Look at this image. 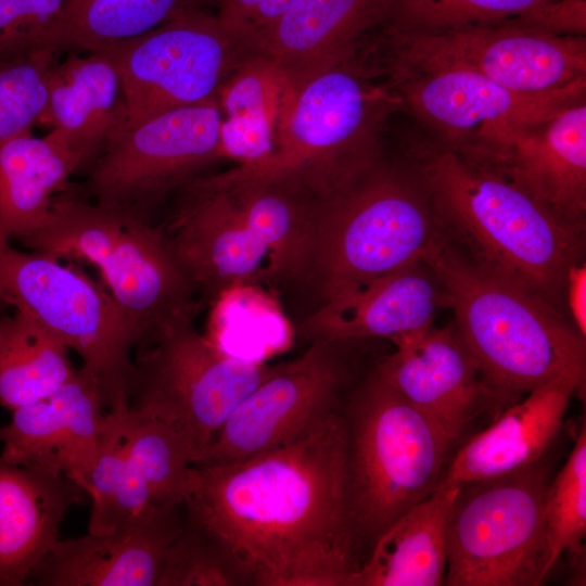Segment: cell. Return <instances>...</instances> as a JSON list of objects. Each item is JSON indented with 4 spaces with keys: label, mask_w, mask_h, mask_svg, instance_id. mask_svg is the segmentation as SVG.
I'll return each instance as SVG.
<instances>
[{
    "label": "cell",
    "mask_w": 586,
    "mask_h": 586,
    "mask_svg": "<svg viewBox=\"0 0 586 586\" xmlns=\"http://www.w3.org/2000/svg\"><path fill=\"white\" fill-rule=\"evenodd\" d=\"M183 508L241 586H348L361 565L342 409L249 459L193 466Z\"/></svg>",
    "instance_id": "obj_1"
},
{
    "label": "cell",
    "mask_w": 586,
    "mask_h": 586,
    "mask_svg": "<svg viewBox=\"0 0 586 586\" xmlns=\"http://www.w3.org/2000/svg\"><path fill=\"white\" fill-rule=\"evenodd\" d=\"M157 225L199 302L267 280H300L321 196L242 165L201 174Z\"/></svg>",
    "instance_id": "obj_2"
},
{
    "label": "cell",
    "mask_w": 586,
    "mask_h": 586,
    "mask_svg": "<svg viewBox=\"0 0 586 586\" xmlns=\"http://www.w3.org/2000/svg\"><path fill=\"white\" fill-rule=\"evenodd\" d=\"M445 240L483 270L568 316L570 269L584 262L585 225L572 222L430 135L404 136Z\"/></svg>",
    "instance_id": "obj_3"
},
{
    "label": "cell",
    "mask_w": 586,
    "mask_h": 586,
    "mask_svg": "<svg viewBox=\"0 0 586 586\" xmlns=\"http://www.w3.org/2000/svg\"><path fill=\"white\" fill-rule=\"evenodd\" d=\"M438 234L418 170L403 154L383 155L321 198L300 281L314 284L323 302L422 260Z\"/></svg>",
    "instance_id": "obj_4"
},
{
    "label": "cell",
    "mask_w": 586,
    "mask_h": 586,
    "mask_svg": "<svg viewBox=\"0 0 586 586\" xmlns=\"http://www.w3.org/2000/svg\"><path fill=\"white\" fill-rule=\"evenodd\" d=\"M422 260L441 282L454 323L494 395L528 394L585 362V336L566 316L477 267L441 232Z\"/></svg>",
    "instance_id": "obj_5"
},
{
    "label": "cell",
    "mask_w": 586,
    "mask_h": 586,
    "mask_svg": "<svg viewBox=\"0 0 586 586\" xmlns=\"http://www.w3.org/2000/svg\"><path fill=\"white\" fill-rule=\"evenodd\" d=\"M18 242L55 258L95 265L115 302L142 331V341L171 323L193 322L202 305L157 224L102 207L67 186L54 196L43 227Z\"/></svg>",
    "instance_id": "obj_6"
},
{
    "label": "cell",
    "mask_w": 586,
    "mask_h": 586,
    "mask_svg": "<svg viewBox=\"0 0 586 586\" xmlns=\"http://www.w3.org/2000/svg\"><path fill=\"white\" fill-rule=\"evenodd\" d=\"M399 109L357 54L292 91L272 154L240 165L295 180L322 198L384 155L386 120Z\"/></svg>",
    "instance_id": "obj_7"
},
{
    "label": "cell",
    "mask_w": 586,
    "mask_h": 586,
    "mask_svg": "<svg viewBox=\"0 0 586 586\" xmlns=\"http://www.w3.org/2000/svg\"><path fill=\"white\" fill-rule=\"evenodd\" d=\"M348 432L351 511L360 545L371 546L438 486L449 436L375 370L342 408Z\"/></svg>",
    "instance_id": "obj_8"
},
{
    "label": "cell",
    "mask_w": 586,
    "mask_h": 586,
    "mask_svg": "<svg viewBox=\"0 0 586 586\" xmlns=\"http://www.w3.org/2000/svg\"><path fill=\"white\" fill-rule=\"evenodd\" d=\"M0 301L81 357L106 412L128 404L133 353L143 334L105 286L59 258L20 251L0 238Z\"/></svg>",
    "instance_id": "obj_9"
},
{
    "label": "cell",
    "mask_w": 586,
    "mask_h": 586,
    "mask_svg": "<svg viewBox=\"0 0 586 586\" xmlns=\"http://www.w3.org/2000/svg\"><path fill=\"white\" fill-rule=\"evenodd\" d=\"M548 485L540 460L461 485L449 519L444 584L540 585L552 570L544 517Z\"/></svg>",
    "instance_id": "obj_10"
},
{
    "label": "cell",
    "mask_w": 586,
    "mask_h": 586,
    "mask_svg": "<svg viewBox=\"0 0 586 586\" xmlns=\"http://www.w3.org/2000/svg\"><path fill=\"white\" fill-rule=\"evenodd\" d=\"M275 368L224 353L192 321L175 322L135 348L128 408L181 431L195 462L232 411Z\"/></svg>",
    "instance_id": "obj_11"
},
{
    "label": "cell",
    "mask_w": 586,
    "mask_h": 586,
    "mask_svg": "<svg viewBox=\"0 0 586 586\" xmlns=\"http://www.w3.org/2000/svg\"><path fill=\"white\" fill-rule=\"evenodd\" d=\"M362 56L379 75L390 71H466L509 89L545 93L586 78V37L513 25L402 33L379 27Z\"/></svg>",
    "instance_id": "obj_12"
},
{
    "label": "cell",
    "mask_w": 586,
    "mask_h": 586,
    "mask_svg": "<svg viewBox=\"0 0 586 586\" xmlns=\"http://www.w3.org/2000/svg\"><path fill=\"white\" fill-rule=\"evenodd\" d=\"M217 95L171 110L115 135L84 168L76 195L155 222L161 207L186 182L222 157Z\"/></svg>",
    "instance_id": "obj_13"
},
{
    "label": "cell",
    "mask_w": 586,
    "mask_h": 586,
    "mask_svg": "<svg viewBox=\"0 0 586 586\" xmlns=\"http://www.w3.org/2000/svg\"><path fill=\"white\" fill-rule=\"evenodd\" d=\"M113 62L123 87L126 128L165 112L217 95L250 52L203 9L101 51Z\"/></svg>",
    "instance_id": "obj_14"
},
{
    "label": "cell",
    "mask_w": 586,
    "mask_h": 586,
    "mask_svg": "<svg viewBox=\"0 0 586 586\" xmlns=\"http://www.w3.org/2000/svg\"><path fill=\"white\" fill-rule=\"evenodd\" d=\"M347 342L315 341L277 364L232 411L193 466L242 461L288 444L340 411L352 382Z\"/></svg>",
    "instance_id": "obj_15"
},
{
    "label": "cell",
    "mask_w": 586,
    "mask_h": 586,
    "mask_svg": "<svg viewBox=\"0 0 586 586\" xmlns=\"http://www.w3.org/2000/svg\"><path fill=\"white\" fill-rule=\"evenodd\" d=\"M448 148L559 216L585 225L586 100L547 119L483 126Z\"/></svg>",
    "instance_id": "obj_16"
},
{
    "label": "cell",
    "mask_w": 586,
    "mask_h": 586,
    "mask_svg": "<svg viewBox=\"0 0 586 586\" xmlns=\"http://www.w3.org/2000/svg\"><path fill=\"white\" fill-rule=\"evenodd\" d=\"M378 77L422 130L447 146L483 126L547 119L586 100V78L552 92L530 93L466 71H390Z\"/></svg>",
    "instance_id": "obj_17"
},
{
    "label": "cell",
    "mask_w": 586,
    "mask_h": 586,
    "mask_svg": "<svg viewBox=\"0 0 586 586\" xmlns=\"http://www.w3.org/2000/svg\"><path fill=\"white\" fill-rule=\"evenodd\" d=\"M0 426V459L74 480L82 489L107 428L93 374L81 367L49 398L14 409Z\"/></svg>",
    "instance_id": "obj_18"
},
{
    "label": "cell",
    "mask_w": 586,
    "mask_h": 586,
    "mask_svg": "<svg viewBox=\"0 0 586 586\" xmlns=\"http://www.w3.org/2000/svg\"><path fill=\"white\" fill-rule=\"evenodd\" d=\"M184 522L183 505L151 504L110 534L60 539L29 581L40 586H157L165 553Z\"/></svg>",
    "instance_id": "obj_19"
},
{
    "label": "cell",
    "mask_w": 586,
    "mask_h": 586,
    "mask_svg": "<svg viewBox=\"0 0 586 586\" xmlns=\"http://www.w3.org/2000/svg\"><path fill=\"white\" fill-rule=\"evenodd\" d=\"M395 352L375 370L454 442L495 396L480 380L479 365L455 323L433 324L391 340Z\"/></svg>",
    "instance_id": "obj_20"
},
{
    "label": "cell",
    "mask_w": 586,
    "mask_h": 586,
    "mask_svg": "<svg viewBox=\"0 0 586 586\" xmlns=\"http://www.w3.org/2000/svg\"><path fill=\"white\" fill-rule=\"evenodd\" d=\"M443 307H447V297L441 282L426 263L418 260L344 288L321 302L297 331L309 343L391 341L432 326Z\"/></svg>",
    "instance_id": "obj_21"
},
{
    "label": "cell",
    "mask_w": 586,
    "mask_h": 586,
    "mask_svg": "<svg viewBox=\"0 0 586 586\" xmlns=\"http://www.w3.org/2000/svg\"><path fill=\"white\" fill-rule=\"evenodd\" d=\"M392 0H296L250 46L270 60L291 91L354 59L387 18Z\"/></svg>",
    "instance_id": "obj_22"
},
{
    "label": "cell",
    "mask_w": 586,
    "mask_h": 586,
    "mask_svg": "<svg viewBox=\"0 0 586 586\" xmlns=\"http://www.w3.org/2000/svg\"><path fill=\"white\" fill-rule=\"evenodd\" d=\"M584 377L585 362H576L532 390L458 450L438 485L461 486L539 461L557 437Z\"/></svg>",
    "instance_id": "obj_23"
},
{
    "label": "cell",
    "mask_w": 586,
    "mask_h": 586,
    "mask_svg": "<svg viewBox=\"0 0 586 586\" xmlns=\"http://www.w3.org/2000/svg\"><path fill=\"white\" fill-rule=\"evenodd\" d=\"M85 491L63 474L0 459V586H21L60 540L67 511Z\"/></svg>",
    "instance_id": "obj_24"
},
{
    "label": "cell",
    "mask_w": 586,
    "mask_h": 586,
    "mask_svg": "<svg viewBox=\"0 0 586 586\" xmlns=\"http://www.w3.org/2000/svg\"><path fill=\"white\" fill-rule=\"evenodd\" d=\"M39 124L51 128L49 140L80 157L84 169L126 126L123 87L111 59L87 52L55 62Z\"/></svg>",
    "instance_id": "obj_25"
},
{
    "label": "cell",
    "mask_w": 586,
    "mask_h": 586,
    "mask_svg": "<svg viewBox=\"0 0 586 586\" xmlns=\"http://www.w3.org/2000/svg\"><path fill=\"white\" fill-rule=\"evenodd\" d=\"M460 486L438 485L373 544L348 586H438L447 569V534Z\"/></svg>",
    "instance_id": "obj_26"
},
{
    "label": "cell",
    "mask_w": 586,
    "mask_h": 586,
    "mask_svg": "<svg viewBox=\"0 0 586 586\" xmlns=\"http://www.w3.org/2000/svg\"><path fill=\"white\" fill-rule=\"evenodd\" d=\"M82 169L73 152L31 130L0 142V238L21 240L43 227L54 196Z\"/></svg>",
    "instance_id": "obj_27"
},
{
    "label": "cell",
    "mask_w": 586,
    "mask_h": 586,
    "mask_svg": "<svg viewBox=\"0 0 586 586\" xmlns=\"http://www.w3.org/2000/svg\"><path fill=\"white\" fill-rule=\"evenodd\" d=\"M291 90L268 59L247 54L217 91L222 156L255 164L275 151L281 115Z\"/></svg>",
    "instance_id": "obj_28"
},
{
    "label": "cell",
    "mask_w": 586,
    "mask_h": 586,
    "mask_svg": "<svg viewBox=\"0 0 586 586\" xmlns=\"http://www.w3.org/2000/svg\"><path fill=\"white\" fill-rule=\"evenodd\" d=\"M68 347L29 316L0 321V406L11 411L49 398L75 373Z\"/></svg>",
    "instance_id": "obj_29"
},
{
    "label": "cell",
    "mask_w": 586,
    "mask_h": 586,
    "mask_svg": "<svg viewBox=\"0 0 586 586\" xmlns=\"http://www.w3.org/2000/svg\"><path fill=\"white\" fill-rule=\"evenodd\" d=\"M214 0H67L55 50L98 52Z\"/></svg>",
    "instance_id": "obj_30"
},
{
    "label": "cell",
    "mask_w": 586,
    "mask_h": 586,
    "mask_svg": "<svg viewBox=\"0 0 586 586\" xmlns=\"http://www.w3.org/2000/svg\"><path fill=\"white\" fill-rule=\"evenodd\" d=\"M128 459L146 484L154 504L183 505L189 489L194 451L174 425L119 405Z\"/></svg>",
    "instance_id": "obj_31"
},
{
    "label": "cell",
    "mask_w": 586,
    "mask_h": 586,
    "mask_svg": "<svg viewBox=\"0 0 586 586\" xmlns=\"http://www.w3.org/2000/svg\"><path fill=\"white\" fill-rule=\"evenodd\" d=\"M205 334L224 353L252 361L283 347L292 329L277 302L259 285H242L212 303Z\"/></svg>",
    "instance_id": "obj_32"
},
{
    "label": "cell",
    "mask_w": 586,
    "mask_h": 586,
    "mask_svg": "<svg viewBox=\"0 0 586 586\" xmlns=\"http://www.w3.org/2000/svg\"><path fill=\"white\" fill-rule=\"evenodd\" d=\"M84 491L91 497L88 530L93 535L114 532L154 504L143 480L131 466L123 434L119 406L107 411V428Z\"/></svg>",
    "instance_id": "obj_33"
},
{
    "label": "cell",
    "mask_w": 586,
    "mask_h": 586,
    "mask_svg": "<svg viewBox=\"0 0 586 586\" xmlns=\"http://www.w3.org/2000/svg\"><path fill=\"white\" fill-rule=\"evenodd\" d=\"M556 0H392L381 27L442 33L513 24Z\"/></svg>",
    "instance_id": "obj_34"
},
{
    "label": "cell",
    "mask_w": 586,
    "mask_h": 586,
    "mask_svg": "<svg viewBox=\"0 0 586 586\" xmlns=\"http://www.w3.org/2000/svg\"><path fill=\"white\" fill-rule=\"evenodd\" d=\"M544 517L551 569L564 551L573 557V561H581L586 536L585 426L578 433L565 464L547 487Z\"/></svg>",
    "instance_id": "obj_35"
},
{
    "label": "cell",
    "mask_w": 586,
    "mask_h": 586,
    "mask_svg": "<svg viewBox=\"0 0 586 586\" xmlns=\"http://www.w3.org/2000/svg\"><path fill=\"white\" fill-rule=\"evenodd\" d=\"M56 51L35 50L0 58V142L38 125L48 102Z\"/></svg>",
    "instance_id": "obj_36"
},
{
    "label": "cell",
    "mask_w": 586,
    "mask_h": 586,
    "mask_svg": "<svg viewBox=\"0 0 586 586\" xmlns=\"http://www.w3.org/2000/svg\"><path fill=\"white\" fill-rule=\"evenodd\" d=\"M157 586H241L218 545L186 519L168 547Z\"/></svg>",
    "instance_id": "obj_37"
},
{
    "label": "cell",
    "mask_w": 586,
    "mask_h": 586,
    "mask_svg": "<svg viewBox=\"0 0 586 586\" xmlns=\"http://www.w3.org/2000/svg\"><path fill=\"white\" fill-rule=\"evenodd\" d=\"M66 1L0 0V58L56 51Z\"/></svg>",
    "instance_id": "obj_38"
},
{
    "label": "cell",
    "mask_w": 586,
    "mask_h": 586,
    "mask_svg": "<svg viewBox=\"0 0 586 586\" xmlns=\"http://www.w3.org/2000/svg\"><path fill=\"white\" fill-rule=\"evenodd\" d=\"M296 0H214L217 18L247 50Z\"/></svg>",
    "instance_id": "obj_39"
},
{
    "label": "cell",
    "mask_w": 586,
    "mask_h": 586,
    "mask_svg": "<svg viewBox=\"0 0 586 586\" xmlns=\"http://www.w3.org/2000/svg\"><path fill=\"white\" fill-rule=\"evenodd\" d=\"M565 309L577 331L586 335V265L573 266L568 275Z\"/></svg>",
    "instance_id": "obj_40"
},
{
    "label": "cell",
    "mask_w": 586,
    "mask_h": 586,
    "mask_svg": "<svg viewBox=\"0 0 586 586\" xmlns=\"http://www.w3.org/2000/svg\"><path fill=\"white\" fill-rule=\"evenodd\" d=\"M8 308L10 307L0 301V321L9 314Z\"/></svg>",
    "instance_id": "obj_41"
},
{
    "label": "cell",
    "mask_w": 586,
    "mask_h": 586,
    "mask_svg": "<svg viewBox=\"0 0 586 586\" xmlns=\"http://www.w3.org/2000/svg\"><path fill=\"white\" fill-rule=\"evenodd\" d=\"M556 1H558V0H556Z\"/></svg>",
    "instance_id": "obj_42"
}]
</instances>
